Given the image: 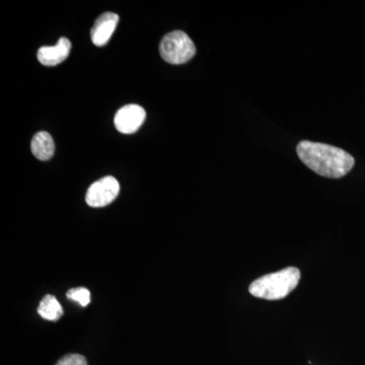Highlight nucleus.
I'll return each instance as SVG.
<instances>
[{
	"mask_svg": "<svg viewBox=\"0 0 365 365\" xmlns=\"http://www.w3.org/2000/svg\"><path fill=\"white\" fill-rule=\"evenodd\" d=\"M67 297L73 302H78L81 307H86L91 302V292L88 288H72L67 292Z\"/></svg>",
	"mask_w": 365,
	"mask_h": 365,
	"instance_id": "9d476101",
	"label": "nucleus"
},
{
	"mask_svg": "<svg viewBox=\"0 0 365 365\" xmlns=\"http://www.w3.org/2000/svg\"><path fill=\"white\" fill-rule=\"evenodd\" d=\"M33 155L40 160H49L55 153V143L48 132L41 131L33 137L31 144Z\"/></svg>",
	"mask_w": 365,
	"mask_h": 365,
	"instance_id": "6e6552de",
	"label": "nucleus"
},
{
	"mask_svg": "<svg viewBox=\"0 0 365 365\" xmlns=\"http://www.w3.org/2000/svg\"><path fill=\"white\" fill-rule=\"evenodd\" d=\"M119 192V182L114 177H105L88 188L86 201L91 207H105L117 198Z\"/></svg>",
	"mask_w": 365,
	"mask_h": 365,
	"instance_id": "20e7f679",
	"label": "nucleus"
},
{
	"mask_svg": "<svg viewBox=\"0 0 365 365\" xmlns=\"http://www.w3.org/2000/svg\"><path fill=\"white\" fill-rule=\"evenodd\" d=\"M118 23L119 16L117 14L105 13L98 16L91 31V42L93 45L101 47L107 44L116 30Z\"/></svg>",
	"mask_w": 365,
	"mask_h": 365,
	"instance_id": "423d86ee",
	"label": "nucleus"
},
{
	"mask_svg": "<svg viewBox=\"0 0 365 365\" xmlns=\"http://www.w3.org/2000/svg\"><path fill=\"white\" fill-rule=\"evenodd\" d=\"M71 50V41L60 38L58 43L53 47H41L38 51V59L43 66H56L69 56Z\"/></svg>",
	"mask_w": 365,
	"mask_h": 365,
	"instance_id": "0eeeda50",
	"label": "nucleus"
},
{
	"mask_svg": "<svg viewBox=\"0 0 365 365\" xmlns=\"http://www.w3.org/2000/svg\"><path fill=\"white\" fill-rule=\"evenodd\" d=\"M302 162L322 177L339 179L354 167V158L349 153L328 144L302 141L297 148Z\"/></svg>",
	"mask_w": 365,
	"mask_h": 365,
	"instance_id": "f257e3e1",
	"label": "nucleus"
},
{
	"mask_svg": "<svg viewBox=\"0 0 365 365\" xmlns=\"http://www.w3.org/2000/svg\"><path fill=\"white\" fill-rule=\"evenodd\" d=\"M56 365H88L85 356L81 354H67Z\"/></svg>",
	"mask_w": 365,
	"mask_h": 365,
	"instance_id": "9b49d317",
	"label": "nucleus"
},
{
	"mask_svg": "<svg viewBox=\"0 0 365 365\" xmlns=\"http://www.w3.org/2000/svg\"><path fill=\"white\" fill-rule=\"evenodd\" d=\"M146 113L138 105L124 106L115 115L114 123L118 131L123 134H133L143 126Z\"/></svg>",
	"mask_w": 365,
	"mask_h": 365,
	"instance_id": "39448f33",
	"label": "nucleus"
},
{
	"mask_svg": "<svg viewBox=\"0 0 365 365\" xmlns=\"http://www.w3.org/2000/svg\"><path fill=\"white\" fill-rule=\"evenodd\" d=\"M38 313L43 319L48 321H57L63 316V309L59 304L56 297L53 295H45L41 300L40 306L38 307Z\"/></svg>",
	"mask_w": 365,
	"mask_h": 365,
	"instance_id": "1a4fd4ad",
	"label": "nucleus"
},
{
	"mask_svg": "<svg viewBox=\"0 0 365 365\" xmlns=\"http://www.w3.org/2000/svg\"><path fill=\"white\" fill-rule=\"evenodd\" d=\"M300 271L289 267L268 274L250 285V294L258 299L277 300L287 297L299 285Z\"/></svg>",
	"mask_w": 365,
	"mask_h": 365,
	"instance_id": "f03ea898",
	"label": "nucleus"
},
{
	"mask_svg": "<svg viewBox=\"0 0 365 365\" xmlns=\"http://www.w3.org/2000/svg\"><path fill=\"white\" fill-rule=\"evenodd\" d=\"M160 52L163 59L168 63L180 66L195 56L196 47L186 33L182 31H174L163 38Z\"/></svg>",
	"mask_w": 365,
	"mask_h": 365,
	"instance_id": "7ed1b4c3",
	"label": "nucleus"
}]
</instances>
